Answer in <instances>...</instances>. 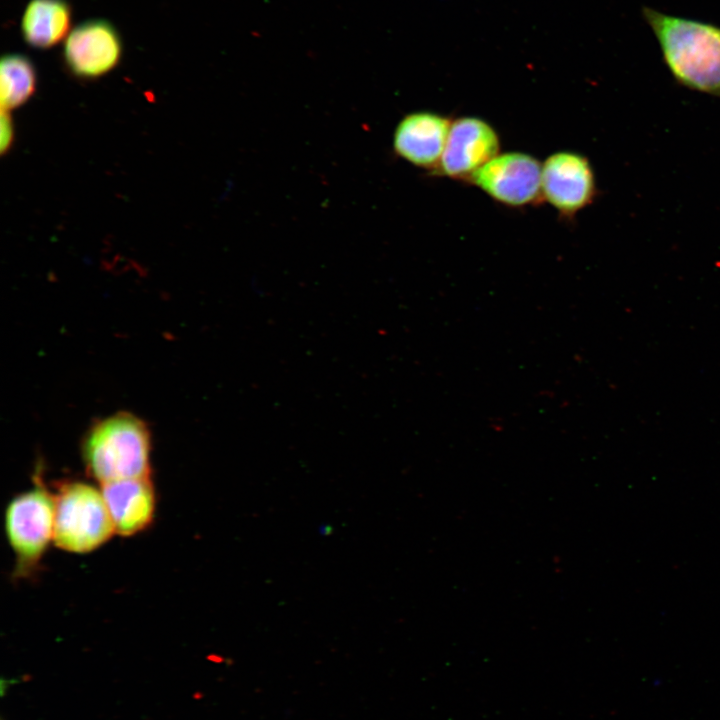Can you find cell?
<instances>
[{"mask_svg":"<svg viewBox=\"0 0 720 720\" xmlns=\"http://www.w3.org/2000/svg\"><path fill=\"white\" fill-rule=\"evenodd\" d=\"M642 14L673 77L690 89L720 97V27L649 7Z\"/></svg>","mask_w":720,"mask_h":720,"instance_id":"cell-1","label":"cell"},{"mask_svg":"<svg viewBox=\"0 0 720 720\" xmlns=\"http://www.w3.org/2000/svg\"><path fill=\"white\" fill-rule=\"evenodd\" d=\"M151 436L138 417L120 412L94 425L82 441V456L88 473L101 484L149 477Z\"/></svg>","mask_w":720,"mask_h":720,"instance_id":"cell-2","label":"cell"},{"mask_svg":"<svg viewBox=\"0 0 720 720\" xmlns=\"http://www.w3.org/2000/svg\"><path fill=\"white\" fill-rule=\"evenodd\" d=\"M115 527L101 490L84 482L63 485L55 497L53 540L63 550L90 552L105 543Z\"/></svg>","mask_w":720,"mask_h":720,"instance_id":"cell-3","label":"cell"},{"mask_svg":"<svg viewBox=\"0 0 720 720\" xmlns=\"http://www.w3.org/2000/svg\"><path fill=\"white\" fill-rule=\"evenodd\" d=\"M55 498L43 487L14 497L5 513L8 541L16 554L17 568L30 570L53 539Z\"/></svg>","mask_w":720,"mask_h":720,"instance_id":"cell-4","label":"cell"},{"mask_svg":"<svg viewBox=\"0 0 720 720\" xmlns=\"http://www.w3.org/2000/svg\"><path fill=\"white\" fill-rule=\"evenodd\" d=\"M542 164L523 152L498 154L468 179L493 200L524 207L542 200Z\"/></svg>","mask_w":720,"mask_h":720,"instance_id":"cell-5","label":"cell"},{"mask_svg":"<svg viewBox=\"0 0 720 720\" xmlns=\"http://www.w3.org/2000/svg\"><path fill=\"white\" fill-rule=\"evenodd\" d=\"M542 197L560 215L572 217L588 206L596 193L589 160L571 151L549 155L542 164Z\"/></svg>","mask_w":720,"mask_h":720,"instance_id":"cell-6","label":"cell"},{"mask_svg":"<svg viewBox=\"0 0 720 720\" xmlns=\"http://www.w3.org/2000/svg\"><path fill=\"white\" fill-rule=\"evenodd\" d=\"M123 52L119 32L105 19H90L75 26L65 39L63 58L77 77L93 79L113 70Z\"/></svg>","mask_w":720,"mask_h":720,"instance_id":"cell-7","label":"cell"},{"mask_svg":"<svg viewBox=\"0 0 720 720\" xmlns=\"http://www.w3.org/2000/svg\"><path fill=\"white\" fill-rule=\"evenodd\" d=\"M500 138L482 118L463 116L452 121L444 152L435 173L466 179L499 154Z\"/></svg>","mask_w":720,"mask_h":720,"instance_id":"cell-8","label":"cell"},{"mask_svg":"<svg viewBox=\"0 0 720 720\" xmlns=\"http://www.w3.org/2000/svg\"><path fill=\"white\" fill-rule=\"evenodd\" d=\"M451 124L449 117L439 113H409L399 121L394 130V152L418 168L436 171Z\"/></svg>","mask_w":720,"mask_h":720,"instance_id":"cell-9","label":"cell"},{"mask_svg":"<svg viewBox=\"0 0 720 720\" xmlns=\"http://www.w3.org/2000/svg\"><path fill=\"white\" fill-rule=\"evenodd\" d=\"M101 492L118 534L130 536L150 524L155 494L149 477L103 483Z\"/></svg>","mask_w":720,"mask_h":720,"instance_id":"cell-10","label":"cell"},{"mask_svg":"<svg viewBox=\"0 0 720 720\" xmlns=\"http://www.w3.org/2000/svg\"><path fill=\"white\" fill-rule=\"evenodd\" d=\"M72 10L66 0H30L21 17L23 40L32 48L49 49L70 33Z\"/></svg>","mask_w":720,"mask_h":720,"instance_id":"cell-11","label":"cell"},{"mask_svg":"<svg viewBox=\"0 0 720 720\" xmlns=\"http://www.w3.org/2000/svg\"><path fill=\"white\" fill-rule=\"evenodd\" d=\"M37 86L32 61L20 53H8L0 61L1 109L9 111L27 102Z\"/></svg>","mask_w":720,"mask_h":720,"instance_id":"cell-12","label":"cell"},{"mask_svg":"<svg viewBox=\"0 0 720 720\" xmlns=\"http://www.w3.org/2000/svg\"><path fill=\"white\" fill-rule=\"evenodd\" d=\"M9 111L2 110L1 113V152L5 153L12 145L14 138V127Z\"/></svg>","mask_w":720,"mask_h":720,"instance_id":"cell-13","label":"cell"}]
</instances>
